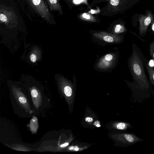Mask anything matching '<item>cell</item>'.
I'll list each match as a JSON object with an SVG mask.
<instances>
[{
    "label": "cell",
    "instance_id": "6da1fadb",
    "mask_svg": "<svg viewBox=\"0 0 154 154\" xmlns=\"http://www.w3.org/2000/svg\"><path fill=\"white\" fill-rule=\"evenodd\" d=\"M147 60L140 49L133 43L132 52L128 59V65L133 81H124L134 94L149 95L150 91L154 95L146 73L145 63Z\"/></svg>",
    "mask_w": 154,
    "mask_h": 154
},
{
    "label": "cell",
    "instance_id": "7a4b0ae2",
    "mask_svg": "<svg viewBox=\"0 0 154 154\" xmlns=\"http://www.w3.org/2000/svg\"><path fill=\"white\" fill-rule=\"evenodd\" d=\"M119 53H110L101 57L96 65L98 69L103 71L109 70L116 64L119 58Z\"/></svg>",
    "mask_w": 154,
    "mask_h": 154
},
{
    "label": "cell",
    "instance_id": "3957f363",
    "mask_svg": "<svg viewBox=\"0 0 154 154\" xmlns=\"http://www.w3.org/2000/svg\"><path fill=\"white\" fill-rule=\"evenodd\" d=\"M26 3L29 5V7L31 8V10H33L34 12L39 15L45 20L48 21L49 22H50V20H54L53 17L49 15L42 9L41 8L50 13L49 11L43 8H44L48 10V6L43 0H27Z\"/></svg>",
    "mask_w": 154,
    "mask_h": 154
},
{
    "label": "cell",
    "instance_id": "277c9868",
    "mask_svg": "<svg viewBox=\"0 0 154 154\" xmlns=\"http://www.w3.org/2000/svg\"><path fill=\"white\" fill-rule=\"evenodd\" d=\"M93 39L98 42L107 44H120L123 41L124 37L105 32L93 34Z\"/></svg>",
    "mask_w": 154,
    "mask_h": 154
},
{
    "label": "cell",
    "instance_id": "5b68a950",
    "mask_svg": "<svg viewBox=\"0 0 154 154\" xmlns=\"http://www.w3.org/2000/svg\"><path fill=\"white\" fill-rule=\"evenodd\" d=\"M153 17L150 12H148L146 15H142L139 17V33L140 37H143L146 35Z\"/></svg>",
    "mask_w": 154,
    "mask_h": 154
},
{
    "label": "cell",
    "instance_id": "8992f818",
    "mask_svg": "<svg viewBox=\"0 0 154 154\" xmlns=\"http://www.w3.org/2000/svg\"><path fill=\"white\" fill-rule=\"evenodd\" d=\"M145 68L148 75L150 83L154 87V67L150 65L148 60L146 63Z\"/></svg>",
    "mask_w": 154,
    "mask_h": 154
},
{
    "label": "cell",
    "instance_id": "52a82bcc",
    "mask_svg": "<svg viewBox=\"0 0 154 154\" xmlns=\"http://www.w3.org/2000/svg\"><path fill=\"white\" fill-rule=\"evenodd\" d=\"M63 90L65 96L67 97H71L72 94L71 86L69 84H65L63 87Z\"/></svg>",
    "mask_w": 154,
    "mask_h": 154
},
{
    "label": "cell",
    "instance_id": "ba28073f",
    "mask_svg": "<svg viewBox=\"0 0 154 154\" xmlns=\"http://www.w3.org/2000/svg\"><path fill=\"white\" fill-rule=\"evenodd\" d=\"M126 30V29L124 26L120 24H117L115 28L114 32L117 34L123 32Z\"/></svg>",
    "mask_w": 154,
    "mask_h": 154
},
{
    "label": "cell",
    "instance_id": "9c48e42d",
    "mask_svg": "<svg viewBox=\"0 0 154 154\" xmlns=\"http://www.w3.org/2000/svg\"><path fill=\"white\" fill-rule=\"evenodd\" d=\"M51 9L56 10L58 8V4L57 0H46Z\"/></svg>",
    "mask_w": 154,
    "mask_h": 154
},
{
    "label": "cell",
    "instance_id": "30bf717a",
    "mask_svg": "<svg viewBox=\"0 0 154 154\" xmlns=\"http://www.w3.org/2000/svg\"><path fill=\"white\" fill-rule=\"evenodd\" d=\"M149 51L151 57L154 60V41H151L149 45Z\"/></svg>",
    "mask_w": 154,
    "mask_h": 154
},
{
    "label": "cell",
    "instance_id": "8fae6325",
    "mask_svg": "<svg viewBox=\"0 0 154 154\" xmlns=\"http://www.w3.org/2000/svg\"><path fill=\"white\" fill-rule=\"evenodd\" d=\"M18 97V100L19 102L23 104L27 103V100L25 97L22 96H20Z\"/></svg>",
    "mask_w": 154,
    "mask_h": 154
},
{
    "label": "cell",
    "instance_id": "7c38bea8",
    "mask_svg": "<svg viewBox=\"0 0 154 154\" xmlns=\"http://www.w3.org/2000/svg\"><path fill=\"white\" fill-rule=\"evenodd\" d=\"M31 94L33 98L36 97L38 95V93L37 90L35 89H33L31 91Z\"/></svg>",
    "mask_w": 154,
    "mask_h": 154
},
{
    "label": "cell",
    "instance_id": "4fadbf2b",
    "mask_svg": "<svg viewBox=\"0 0 154 154\" xmlns=\"http://www.w3.org/2000/svg\"><path fill=\"white\" fill-rule=\"evenodd\" d=\"M37 59V57L34 54H32L30 56V60L31 61L33 62H35Z\"/></svg>",
    "mask_w": 154,
    "mask_h": 154
},
{
    "label": "cell",
    "instance_id": "5bb4252c",
    "mask_svg": "<svg viewBox=\"0 0 154 154\" xmlns=\"http://www.w3.org/2000/svg\"><path fill=\"white\" fill-rule=\"evenodd\" d=\"M110 3L114 6H116L119 4V1L118 0H111Z\"/></svg>",
    "mask_w": 154,
    "mask_h": 154
},
{
    "label": "cell",
    "instance_id": "9a60e30c",
    "mask_svg": "<svg viewBox=\"0 0 154 154\" xmlns=\"http://www.w3.org/2000/svg\"><path fill=\"white\" fill-rule=\"evenodd\" d=\"M69 149L74 151H78L79 150V148L76 146H72L70 147Z\"/></svg>",
    "mask_w": 154,
    "mask_h": 154
},
{
    "label": "cell",
    "instance_id": "2e32d148",
    "mask_svg": "<svg viewBox=\"0 0 154 154\" xmlns=\"http://www.w3.org/2000/svg\"><path fill=\"white\" fill-rule=\"evenodd\" d=\"M151 23V28L152 31L154 33V19L153 17L152 18Z\"/></svg>",
    "mask_w": 154,
    "mask_h": 154
},
{
    "label": "cell",
    "instance_id": "e0dca14e",
    "mask_svg": "<svg viewBox=\"0 0 154 154\" xmlns=\"http://www.w3.org/2000/svg\"><path fill=\"white\" fill-rule=\"evenodd\" d=\"M82 16L84 18L86 19H88L90 18V16L89 15H87L85 13L83 14Z\"/></svg>",
    "mask_w": 154,
    "mask_h": 154
},
{
    "label": "cell",
    "instance_id": "ac0fdd59",
    "mask_svg": "<svg viewBox=\"0 0 154 154\" xmlns=\"http://www.w3.org/2000/svg\"><path fill=\"white\" fill-rule=\"evenodd\" d=\"M85 120L86 121L88 122H91L93 121V119L91 118L87 117L85 118Z\"/></svg>",
    "mask_w": 154,
    "mask_h": 154
},
{
    "label": "cell",
    "instance_id": "d6986e66",
    "mask_svg": "<svg viewBox=\"0 0 154 154\" xmlns=\"http://www.w3.org/2000/svg\"><path fill=\"white\" fill-rule=\"evenodd\" d=\"M83 0H73V2L75 4H79L82 2Z\"/></svg>",
    "mask_w": 154,
    "mask_h": 154
},
{
    "label": "cell",
    "instance_id": "ffe728a7",
    "mask_svg": "<svg viewBox=\"0 0 154 154\" xmlns=\"http://www.w3.org/2000/svg\"><path fill=\"white\" fill-rule=\"evenodd\" d=\"M69 144V143L67 142L66 143L63 144H62L60 145L61 147H64L68 146Z\"/></svg>",
    "mask_w": 154,
    "mask_h": 154
},
{
    "label": "cell",
    "instance_id": "44dd1931",
    "mask_svg": "<svg viewBox=\"0 0 154 154\" xmlns=\"http://www.w3.org/2000/svg\"><path fill=\"white\" fill-rule=\"evenodd\" d=\"M91 13L92 14H94L95 13V11L93 10H91Z\"/></svg>",
    "mask_w": 154,
    "mask_h": 154
},
{
    "label": "cell",
    "instance_id": "7402d4cb",
    "mask_svg": "<svg viewBox=\"0 0 154 154\" xmlns=\"http://www.w3.org/2000/svg\"><path fill=\"white\" fill-rule=\"evenodd\" d=\"M96 126L97 127H99L100 126V125L99 124H98L97 125H96Z\"/></svg>",
    "mask_w": 154,
    "mask_h": 154
}]
</instances>
